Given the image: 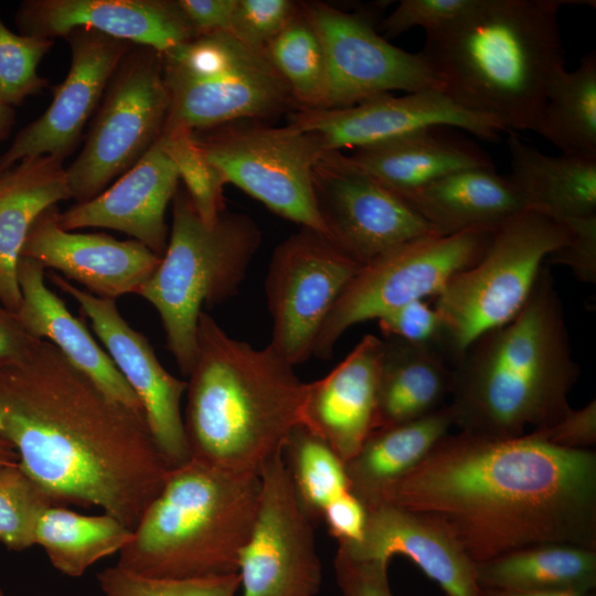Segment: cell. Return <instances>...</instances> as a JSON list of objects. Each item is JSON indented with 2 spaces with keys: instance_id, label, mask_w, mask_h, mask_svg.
<instances>
[{
  "instance_id": "9",
  "label": "cell",
  "mask_w": 596,
  "mask_h": 596,
  "mask_svg": "<svg viewBox=\"0 0 596 596\" xmlns=\"http://www.w3.org/2000/svg\"><path fill=\"white\" fill-rule=\"evenodd\" d=\"M169 108L162 132L264 121L297 109L265 49L230 31L198 35L162 54Z\"/></svg>"
},
{
  "instance_id": "28",
  "label": "cell",
  "mask_w": 596,
  "mask_h": 596,
  "mask_svg": "<svg viewBox=\"0 0 596 596\" xmlns=\"http://www.w3.org/2000/svg\"><path fill=\"white\" fill-rule=\"evenodd\" d=\"M71 198L66 169L56 158H26L0 173V302L10 311L20 307L18 264L32 224Z\"/></svg>"
},
{
  "instance_id": "29",
  "label": "cell",
  "mask_w": 596,
  "mask_h": 596,
  "mask_svg": "<svg viewBox=\"0 0 596 596\" xmlns=\"http://www.w3.org/2000/svg\"><path fill=\"white\" fill-rule=\"evenodd\" d=\"M511 172L508 180L529 209L556 220L596 214V158L550 156L507 131Z\"/></svg>"
},
{
  "instance_id": "17",
  "label": "cell",
  "mask_w": 596,
  "mask_h": 596,
  "mask_svg": "<svg viewBox=\"0 0 596 596\" xmlns=\"http://www.w3.org/2000/svg\"><path fill=\"white\" fill-rule=\"evenodd\" d=\"M50 280L79 305L108 355L140 401L150 434L170 468L191 459L181 401L187 381L170 374L148 339L120 315L114 299L96 297L55 274Z\"/></svg>"
},
{
  "instance_id": "27",
  "label": "cell",
  "mask_w": 596,
  "mask_h": 596,
  "mask_svg": "<svg viewBox=\"0 0 596 596\" xmlns=\"http://www.w3.org/2000/svg\"><path fill=\"white\" fill-rule=\"evenodd\" d=\"M398 195L440 235L492 231L529 209L521 193L494 168L458 170Z\"/></svg>"
},
{
  "instance_id": "26",
  "label": "cell",
  "mask_w": 596,
  "mask_h": 596,
  "mask_svg": "<svg viewBox=\"0 0 596 596\" xmlns=\"http://www.w3.org/2000/svg\"><path fill=\"white\" fill-rule=\"evenodd\" d=\"M349 164L396 194L468 168H494L490 158L454 128H422L344 155Z\"/></svg>"
},
{
  "instance_id": "13",
  "label": "cell",
  "mask_w": 596,
  "mask_h": 596,
  "mask_svg": "<svg viewBox=\"0 0 596 596\" xmlns=\"http://www.w3.org/2000/svg\"><path fill=\"white\" fill-rule=\"evenodd\" d=\"M362 265L326 235L301 227L274 251L265 281L269 345L294 366L313 355L318 333Z\"/></svg>"
},
{
  "instance_id": "10",
  "label": "cell",
  "mask_w": 596,
  "mask_h": 596,
  "mask_svg": "<svg viewBox=\"0 0 596 596\" xmlns=\"http://www.w3.org/2000/svg\"><path fill=\"white\" fill-rule=\"evenodd\" d=\"M192 137L227 183L277 215L330 238L313 185V169L326 152L312 134L289 124L240 120L194 130Z\"/></svg>"
},
{
  "instance_id": "33",
  "label": "cell",
  "mask_w": 596,
  "mask_h": 596,
  "mask_svg": "<svg viewBox=\"0 0 596 596\" xmlns=\"http://www.w3.org/2000/svg\"><path fill=\"white\" fill-rule=\"evenodd\" d=\"M132 529L108 513L86 515L64 505H50L34 534L51 565L70 577H79L96 562L119 553L131 540Z\"/></svg>"
},
{
  "instance_id": "32",
  "label": "cell",
  "mask_w": 596,
  "mask_h": 596,
  "mask_svg": "<svg viewBox=\"0 0 596 596\" xmlns=\"http://www.w3.org/2000/svg\"><path fill=\"white\" fill-rule=\"evenodd\" d=\"M480 589L531 594L595 592L596 549L545 543L473 562Z\"/></svg>"
},
{
  "instance_id": "41",
  "label": "cell",
  "mask_w": 596,
  "mask_h": 596,
  "mask_svg": "<svg viewBox=\"0 0 596 596\" xmlns=\"http://www.w3.org/2000/svg\"><path fill=\"white\" fill-rule=\"evenodd\" d=\"M291 0H236L230 32L254 47L265 46L300 13Z\"/></svg>"
},
{
  "instance_id": "21",
  "label": "cell",
  "mask_w": 596,
  "mask_h": 596,
  "mask_svg": "<svg viewBox=\"0 0 596 596\" xmlns=\"http://www.w3.org/2000/svg\"><path fill=\"white\" fill-rule=\"evenodd\" d=\"M14 21L28 36L53 40L87 28L161 54L196 36L177 0H25Z\"/></svg>"
},
{
  "instance_id": "7",
  "label": "cell",
  "mask_w": 596,
  "mask_h": 596,
  "mask_svg": "<svg viewBox=\"0 0 596 596\" xmlns=\"http://www.w3.org/2000/svg\"><path fill=\"white\" fill-rule=\"evenodd\" d=\"M260 243L262 232L248 215L225 210L207 225L185 189L177 190L167 248L136 294L159 313L167 347L184 376L193 363L203 307L237 294Z\"/></svg>"
},
{
  "instance_id": "20",
  "label": "cell",
  "mask_w": 596,
  "mask_h": 596,
  "mask_svg": "<svg viewBox=\"0 0 596 596\" xmlns=\"http://www.w3.org/2000/svg\"><path fill=\"white\" fill-rule=\"evenodd\" d=\"M56 205L32 224L21 251L45 269L105 299L136 294L158 267L161 257L136 240L119 241L103 233H76L62 228Z\"/></svg>"
},
{
  "instance_id": "18",
  "label": "cell",
  "mask_w": 596,
  "mask_h": 596,
  "mask_svg": "<svg viewBox=\"0 0 596 596\" xmlns=\"http://www.w3.org/2000/svg\"><path fill=\"white\" fill-rule=\"evenodd\" d=\"M289 125L312 134L324 152L358 149L433 126L464 129L497 141L501 129L454 102L444 91L381 94L342 108L296 109Z\"/></svg>"
},
{
  "instance_id": "15",
  "label": "cell",
  "mask_w": 596,
  "mask_h": 596,
  "mask_svg": "<svg viewBox=\"0 0 596 596\" xmlns=\"http://www.w3.org/2000/svg\"><path fill=\"white\" fill-rule=\"evenodd\" d=\"M256 520L240 560V596H315L322 568L315 522L294 490L283 451L262 467Z\"/></svg>"
},
{
  "instance_id": "36",
  "label": "cell",
  "mask_w": 596,
  "mask_h": 596,
  "mask_svg": "<svg viewBox=\"0 0 596 596\" xmlns=\"http://www.w3.org/2000/svg\"><path fill=\"white\" fill-rule=\"evenodd\" d=\"M265 51L289 86L297 109L322 108L327 93L326 55L317 32L301 10Z\"/></svg>"
},
{
  "instance_id": "46",
  "label": "cell",
  "mask_w": 596,
  "mask_h": 596,
  "mask_svg": "<svg viewBox=\"0 0 596 596\" xmlns=\"http://www.w3.org/2000/svg\"><path fill=\"white\" fill-rule=\"evenodd\" d=\"M532 437L566 449H590L596 444V402L571 411L554 425L526 433Z\"/></svg>"
},
{
  "instance_id": "42",
  "label": "cell",
  "mask_w": 596,
  "mask_h": 596,
  "mask_svg": "<svg viewBox=\"0 0 596 596\" xmlns=\"http://www.w3.org/2000/svg\"><path fill=\"white\" fill-rule=\"evenodd\" d=\"M478 0H402L380 22L384 39H392L412 28H423L426 34L446 29L469 12Z\"/></svg>"
},
{
  "instance_id": "8",
  "label": "cell",
  "mask_w": 596,
  "mask_h": 596,
  "mask_svg": "<svg viewBox=\"0 0 596 596\" xmlns=\"http://www.w3.org/2000/svg\"><path fill=\"white\" fill-rule=\"evenodd\" d=\"M571 237L567 223L533 209L492 231L481 257L430 300L441 322L437 348L450 366L476 339L517 316L543 265Z\"/></svg>"
},
{
  "instance_id": "53",
  "label": "cell",
  "mask_w": 596,
  "mask_h": 596,
  "mask_svg": "<svg viewBox=\"0 0 596 596\" xmlns=\"http://www.w3.org/2000/svg\"><path fill=\"white\" fill-rule=\"evenodd\" d=\"M0 596H4V593L1 588H0Z\"/></svg>"
},
{
  "instance_id": "25",
  "label": "cell",
  "mask_w": 596,
  "mask_h": 596,
  "mask_svg": "<svg viewBox=\"0 0 596 596\" xmlns=\"http://www.w3.org/2000/svg\"><path fill=\"white\" fill-rule=\"evenodd\" d=\"M45 268L21 257L18 284L21 302L15 317L33 338L55 345L66 359L86 374L109 397L143 415L139 398L108 353L95 341L82 320L74 317L63 300L47 288Z\"/></svg>"
},
{
  "instance_id": "37",
  "label": "cell",
  "mask_w": 596,
  "mask_h": 596,
  "mask_svg": "<svg viewBox=\"0 0 596 596\" xmlns=\"http://www.w3.org/2000/svg\"><path fill=\"white\" fill-rule=\"evenodd\" d=\"M56 505L18 462L0 466V543L13 551L34 546L42 512Z\"/></svg>"
},
{
  "instance_id": "48",
  "label": "cell",
  "mask_w": 596,
  "mask_h": 596,
  "mask_svg": "<svg viewBox=\"0 0 596 596\" xmlns=\"http://www.w3.org/2000/svg\"><path fill=\"white\" fill-rule=\"evenodd\" d=\"M195 35L230 31L236 0H177Z\"/></svg>"
},
{
  "instance_id": "12",
  "label": "cell",
  "mask_w": 596,
  "mask_h": 596,
  "mask_svg": "<svg viewBox=\"0 0 596 596\" xmlns=\"http://www.w3.org/2000/svg\"><path fill=\"white\" fill-rule=\"evenodd\" d=\"M492 231L419 237L363 264L327 316L313 355L329 360L351 327L376 320L411 301L433 299L451 277L481 257Z\"/></svg>"
},
{
  "instance_id": "19",
  "label": "cell",
  "mask_w": 596,
  "mask_h": 596,
  "mask_svg": "<svg viewBox=\"0 0 596 596\" xmlns=\"http://www.w3.org/2000/svg\"><path fill=\"white\" fill-rule=\"evenodd\" d=\"M64 38L72 54L68 74L54 88L47 109L20 130L0 156V173L26 158L50 156L64 161L97 110L120 60L134 45L87 28H76Z\"/></svg>"
},
{
  "instance_id": "54",
  "label": "cell",
  "mask_w": 596,
  "mask_h": 596,
  "mask_svg": "<svg viewBox=\"0 0 596 596\" xmlns=\"http://www.w3.org/2000/svg\"><path fill=\"white\" fill-rule=\"evenodd\" d=\"M445 596H448V595H445Z\"/></svg>"
},
{
  "instance_id": "24",
  "label": "cell",
  "mask_w": 596,
  "mask_h": 596,
  "mask_svg": "<svg viewBox=\"0 0 596 596\" xmlns=\"http://www.w3.org/2000/svg\"><path fill=\"white\" fill-rule=\"evenodd\" d=\"M179 173L160 140L108 189L58 212L66 231L105 227L134 237L162 257L169 232L166 211L178 190Z\"/></svg>"
},
{
  "instance_id": "3",
  "label": "cell",
  "mask_w": 596,
  "mask_h": 596,
  "mask_svg": "<svg viewBox=\"0 0 596 596\" xmlns=\"http://www.w3.org/2000/svg\"><path fill=\"white\" fill-rule=\"evenodd\" d=\"M579 375L564 310L545 263L523 308L492 329L451 365L454 426L508 439L550 427L570 411Z\"/></svg>"
},
{
  "instance_id": "6",
  "label": "cell",
  "mask_w": 596,
  "mask_h": 596,
  "mask_svg": "<svg viewBox=\"0 0 596 596\" xmlns=\"http://www.w3.org/2000/svg\"><path fill=\"white\" fill-rule=\"evenodd\" d=\"M259 498L258 475L236 473L191 458L169 470L116 565L164 578L237 573Z\"/></svg>"
},
{
  "instance_id": "34",
  "label": "cell",
  "mask_w": 596,
  "mask_h": 596,
  "mask_svg": "<svg viewBox=\"0 0 596 596\" xmlns=\"http://www.w3.org/2000/svg\"><path fill=\"white\" fill-rule=\"evenodd\" d=\"M536 134L561 153L596 158V54L582 57L574 71L551 82Z\"/></svg>"
},
{
  "instance_id": "14",
  "label": "cell",
  "mask_w": 596,
  "mask_h": 596,
  "mask_svg": "<svg viewBox=\"0 0 596 596\" xmlns=\"http://www.w3.org/2000/svg\"><path fill=\"white\" fill-rule=\"evenodd\" d=\"M317 32L327 62L322 108H342L371 97L403 91H444L432 63L419 52H406L384 39L373 19L323 2H300Z\"/></svg>"
},
{
  "instance_id": "43",
  "label": "cell",
  "mask_w": 596,
  "mask_h": 596,
  "mask_svg": "<svg viewBox=\"0 0 596 596\" xmlns=\"http://www.w3.org/2000/svg\"><path fill=\"white\" fill-rule=\"evenodd\" d=\"M376 321L385 339L437 347L441 334L440 318L427 299L411 301Z\"/></svg>"
},
{
  "instance_id": "44",
  "label": "cell",
  "mask_w": 596,
  "mask_h": 596,
  "mask_svg": "<svg viewBox=\"0 0 596 596\" xmlns=\"http://www.w3.org/2000/svg\"><path fill=\"white\" fill-rule=\"evenodd\" d=\"M389 565L380 560L353 558L337 550L333 567L342 596H393Z\"/></svg>"
},
{
  "instance_id": "49",
  "label": "cell",
  "mask_w": 596,
  "mask_h": 596,
  "mask_svg": "<svg viewBox=\"0 0 596 596\" xmlns=\"http://www.w3.org/2000/svg\"><path fill=\"white\" fill-rule=\"evenodd\" d=\"M40 340L30 336L15 313L0 302V363L25 356Z\"/></svg>"
},
{
  "instance_id": "4",
  "label": "cell",
  "mask_w": 596,
  "mask_h": 596,
  "mask_svg": "<svg viewBox=\"0 0 596 596\" xmlns=\"http://www.w3.org/2000/svg\"><path fill=\"white\" fill-rule=\"evenodd\" d=\"M576 0H478L446 29L426 34L422 54L444 92L502 131H536L545 95L565 70L560 9Z\"/></svg>"
},
{
  "instance_id": "2",
  "label": "cell",
  "mask_w": 596,
  "mask_h": 596,
  "mask_svg": "<svg viewBox=\"0 0 596 596\" xmlns=\"http://www.w3.org/2000/svg\"><path fill=\"white\" fill-rule=\"evenodd\" d=\"M0 438L54 504L98 507L132 530L171 469L145 416L46 340L0 363Z\"/></svg>"
},
{
  "instance_id": "39",
  "label": "cell",
  "mask_w": 596,
  "mask_h": 596,
  "mask_svg": "<svg viewBox=\"0 0 596 596\" xmlns=\"http://www.w3.org/2000/svg\"><path fill=\"white\" fill-rule=\"evenodd\" d=\"M102 596H236L238 573L193 577L164 578L132 573L117 565L96 574Z\"/></svg>"
},
{
  "instance_id": "38",
  "label": "cell",
  "mask_w": 596,
  "mask_h": 596,
  "mask_svg": "<svg viewBox=\"0 0 596 596\" xmlns=\"http://www.w3.org/2000/svg\"><path fill=\"white\" fill-rule=\"evenodd\" d=\"M159 140L174 162L199 215L207 225L213 224L225 211L223 190L227 182L224 175L206 159L191 130L166 131Z\"/></svg>"
},
{
  "instance_id": "52",
  "label": "cell",
  "mask_w": 596,
  "mask_h": 596,
  "mask_svg": "<svg viewBox=\"0 0 596 596\" xmlns=\"http://www.w3.org/2000/svg\"><path fill=\"white\" fill-rule=\"evenodd\" d=\"M18 462V455L13 448L0 438V466Z\"/></svg>"
},
{
  "instance_id": "5",
  "label": "cell",
  "mask_w": 596,
  "mask_h": 596,
  "mask_svg": "<svg viewBox=\"0 0 596 596\" xmlns=\"http://www.w3.org/2000/svg\"><path fill=\"white\" fill-rule=\"evenodd\" d=\"M307 386L269 344L235 339L203 311L183 417L191 458L259 476L301 425Z\"/></svg>"
},
{
  "instance_id": "35",
  "label": "cell",
  "mask_w": 596,
  "mask_h": 596,
  "mask_svg": "<svg viewBox=\"0 0 596 596\" xmlns=\"http://www.w3.org/2000/svg\"><path fill=\"white\" fill-rule=\"evenodd\" d=\"M283 457L296 496L315 523L331 501L349 491L344 464L302 425L290 434Z\"/></svg>"
},
{
  "instance_id": "40",
  "label": "cell",
  "mask_w": 596,
  "mask_h": 596,
  "mask_svg": "<svg viewBox=\"0 0 596 596\" xmlns=\"http://www.w3.org/2000/svg\"><path fill=\"white\" fill-rule=\"evenodd\" d=\"M54 41L15 34L0 20V99L10 106L21 105L40 93L47 81L38 65Z\"/></svg>"
},
{
  "instance_id": "22",
  "label": "cell",
  "mask_w": 596,
  "mask_h": 596,
  "mask_svg": "<svg viewBox=\"0 0 596 596\" xmlns=\"http://www.w3.org/2000/svg\"><path fill=\"white\" fill-rule=\"evenodd\" d=\"M365 525L361 539L338 544L358 560L391 562L395 555L413 561L448 596H480L473 561L456 539L434 519L379 501L364 505Z\"/></svg>"
},
{
  "instance_id": "30",
  "label": "cell",
  "mask_w": 596,
  "mask_h": 596,
  "mask_svg": "<svg viewBox=\"0 0 596 596\" xmlns=\"http://www.w3.org/2000/svg\"><path fill=\"white\" fill-rule=\"evenodd\" d=\"M450 387L451 366L436 345L385 339L375 429L436 412L447 404Z\"/></svg>"
},
{
  "instance_id": "23",
  "label": "cell",
  "mask_w": 596,
  "mask_h": 596,
  "mask_svg": "<svg viewBox=\"0 0 596 596\" xmlns=\"http://www.w3.org/2000/svg\"><path fill=\"white\" fill-rule=\"evenodd\" d=\"M384 340L365 334L323 377L308 383L301 425L345 465L376 425Z\"/></svg>"
},
{
  "instance_id": "51",
  "label": "cell",
  "mask_w": 596,
  "mask_h": 596,
  "mask_svg": "<svg viewBox=\"0 0 596 596\" xmlns=\"http://www.w3.org/2000/svg\"><path fill=\"white\" fill-rule=\"evenodd\" d=\"M14 124V108L0 99V140L4 139Z\"/></svg>"
},
{
  "instance_id": "16",
  "label": "cell",
  "mask_w": 596,
  "mask_h": 596,
  "mask_svg": "<svg viewBox=\"0 0 596 596\" xmlns=\"http://www.w3.org/2000/svg\"><path fill=\"white\" fill-rule=\"evenodd\" d=\"M313 185L330 238L361 265L409 241L440 235L403 198L326 152Z\"/></svg>"
},
{
  "instance_id": "31",
  "label": "cell",
  "mask_w": 596,
  "mask_h": 596,
  "mask_svg": "<svg viewBox=\"0 0 596 596\" xmlns=\"http://www.w3.org/2000/svg\"><path fill=\"white\" fill-rule=\"evenodd\" d=\"M453 426L446 404L422 418L373 430L344 465L349 491L363 505L375 502L383 489L415 469Z\"/></svg>"
},
{
  "instance_id": "11",
  "label": "cell",
  "mask_w": 596,
  "mask_h": 596,
  "mask_svg": "<svg viewBox=\"0 0 596 596\" xmlns=\"http://www.w3.org/2000/svg\"><path fill=\"white\" fill-rule=\"evenodd\" d=\"M168 108L162 54L134 44L107 84L82 151L66 169L72 198L92 200L134 167L160 138Z\"/></svg>"
},
{
  "instance_id": "45",
  "label": "cell",
  "mask_w": 596,
  "mask_h": 596,
  "mask_svg": "<svg viewBox=\"0 0 596 596\" xmlns=\"http://www.w3.org/2000/svg\"><path fill=\"white\" fill-rule=\"evenodd\" d=\"M572 230L571 241L549 257L552 264L567 266L584 283L596 280V214L565 220Z\"/></svg>"
},
{
  "instance_id": "50",
  "label": "cell",
  "mask_w": 596,
  "mask_h": 596,
  "mask_svg": "<svg viewBox=\"0 0 596 596\" xmlns=\"http://www.w3.org/2000/svg\"><path fill=\"white\" fill-rule=\"evenodd\" d=\"M480 596H596V594L595 592H572V590L517 594V593H505V592L481 589Z\"/></svg>"
},
{
  "instance_id": "47",
  "label": "cell",
  "mask_w": 596,
  "mask_h": 596,
  "mask_svg": "<svg viewBox=\"0 0 596 596\" xmlns=\"http://www.w3.org/2000/svg\"><path fill=\"white\" fill-rule=\"evenodd\" d=\"M366 510L350 491L331 501L323 510L321 520L338 544L358 542L365 525Z\"/></svg>"
},
{
  "instance_id": "1",
  "label": "cell",
  "mask_w": 596,
  "mask_h": 596,
  "mask_svg": "<svg viewBox=\"0 0 596 596\" xmlns=\"http://www.w3.org/2000/svg\"><path fill=\"white\" fill-rule=\"evenodd\" d=\"M379 501L439 522L473 562L545 543L596 549V453L448 434Z\"/></svg>"
}]
</instances>
